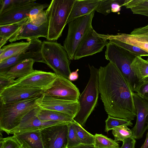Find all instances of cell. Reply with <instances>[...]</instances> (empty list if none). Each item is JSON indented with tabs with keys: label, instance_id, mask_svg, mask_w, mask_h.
Masks as SVG:
<instances>
[{
	"label": "cell",
	"instance_id": "484cf974",
	"mask_svg": "<svg viewBox=\"0 0 148 148\" xmlns=\"http://www.w3.org/2000/svg\"><path fill=\"white\" fill-rule=\"evenodd\" d=\"M131 66L135 76L140 83L148 78V61L141 57L136 56Z\"/></svg>",
	"mask_w": 148,
	"mask_h": 148
},
{
	"label": "cell",
	"instance_id": "9c48e42d",
	"mask_svg": "<svg viewBox=\"0 0 148 148\" xmlns=\"http://www.w3.org/2000/svg\"><path fill=\"white\" fill-rule=\"evenodd\" d=\"M108 42L107 40L101 36V34L97 33L92 27L77 46L73 60H78L100 52Z\"/></svg>",
	"mask_w": 148,
	"mask_h": 148
},
{
	"label": "cell",
	"instance_id": "d4e9b609",
	"mask_svg": "<svg viewBox=\"0 0 148 148\" xmlns=\"http://www.w3.org/2000/svg\"><path fill=\"white\" fill-rule=\"evenodd\" d=\"M31 40L25 42L11 43L0 48V62L16 55L26 48L30 44Z\"/></svg>",
	"mask_w": 148,
	"mask_h": 148
},
{
	"label": "cell",
	"instance_id": "4316f807",
	"mask_svg": "<svg viewBox=\"0 0 148 148\" xmlns=\"http://www.w3.org/2000/svg\"><path fill=\"white\" fill-rule=\"evenodd\" d=\"M125 0H101L95 11L106 16L112 12H118L121 10Z\"/></svg>",
	"mask_w": 148,
	"mask_h": 148
},
{
	"label": "cell",
	"instance_id": "3957f363",
	"mask_svg": "<svg viewBox=\"0 0 148 148\" xmlns=\"http://www.w3.org/2000/svg\"><path fill=\"white\" fill-rule=\"evenodd\" d=\"M75 0H53L45 10L49 27L47 40L55 41L62 36Z\"/></svg>",
	"mask_w": 148,
	"mask_h": 148
},
{
	"label": "cell",
	"instance_id": "f546056e",
	"mask_svg": "<svg viewBox=\"0 0 148 148\" xmlns=\"http://www.w3.org/2000/svg\"><path fill=\"white\" fill-rule=\"evenodd\" d=\"M94 136L95 148H120L118 142L102 134H96Z\"/></svg>",
	"mask_w": 148,
	"mask_h": 148
},
{
	"label": "cell",
	"instance_id": "ee69618b",
	"mask_svg": "<svg viewBox=\"0 0 148 148\" xmlns=\"http://www.w3.org/2000/svg\"><path fill=\"white\" fill-rule=\"evenodd\" d=\"M68 148H95L94 145H90L80 144L77 146Z\"/></svg>",
	"mask_w": 148,
	"mask_h": 148
},
{
	"label": "cell",
	"instance_id": "8992f818",
	"mask_svg": "<svg viewBox=\"0 0 148 148\" xmlns=\"http://www.w3.org/2000/svg\"><path fill=\"white\" fill-rule=\"evenodd\" d=\"M106 47V59L117 68L129 83L132 91L136 92L140 83L135 76L131 65L136 56L110 42H108Z\"/></svg>",
	"mask_w": 148,
	"mask_h": 148
},
{
	"label": "cell",
	"instance_id": "ba28073f",
	"mask_svg": "<svg viewBox=\"0 0 148 148\" xmlns=\"http://www.w3.org/2000/svg\"><path fill=\"white\" fill-rule=\"evenodd\" d=\"M42 42L38 38L31 40L30 45L14 56L0 62V73H3L13 66L27 60L32 59L35 62L44 63L41 53Z\"/></svg>",
	"mask_w": 148,
	"mask_h": 148
},
{
	"label": "cell",
	"instance_id": "f35d334b",
	"mask_svg": "<svg viewBox=\"0 0 148 148\" xmlns=\"http://www.w3.org/2000/svg\"><path fill=\"white\" fill-rule=\"evenodd\" d=\"M49 4L47 3L40 4L38 3L34 6L30 10L29 17L31 19L36 16L47 8H48Z\"/></svg>",
	"mask_w": 148,
	"mask_h": 148
},
{
	"label": "cell",
	"instance_id": "7a4b0ae2",
	"mask_svg": "<svg viewBox=\"0 0 148 148\" xmlns=\"http://www.w3.org/2000/svg\"><path fill=\"white\" fill-rule=\"evenodd\" d=\"M39 97L6 103H0V130L10 134L29 112L38 106Z\"/></svg>",
	"mask_w": 148,
	"mask_h": 148
},
{
	"label": "cell",
	"instance_id": "7402d4cb",
	"mask_svg": "<svg viewBox=\"0 0 148 148\" xmlns=\"http://www.w3.org/2000/svg\"><path fill=\"white\" fill-rule=\"evenodd\" d=\"M36 115L40 120L44 121H54L67 123L75 120L72 116L59 112L37 107Z\"/></svg>",
	"mask_w": 148,
	"mask_h": 148
},
{
	"label": "cell",
	"instance_id": "cb8c5ba5",
	"mask_svg": "<svg viewBox=\"0 0 148 148\" xmlns=\"http://www.w3.org/2000/svg\"><path fill=\"white\" fill-rule=\"evenodd\" d=\"M28 18L15 23L0 26V48L20 30L27 22Z\"/></svg>",
	"mask_w": 148,
	"mask_h": 148
},
{
	"label": "cell",
	"instance_id": "52a82bcc",
	"mask_svg": "<svg viewBox=\"0 0 148 148\" xmlns=\"http://www.w3.org/2000/svg\"><path fill=\"white\" fill-rule=\"evenodd\" d=\"M95 11L90 14L79 17L69 22L66 36L63 47L70 60L73 59L75 50L85 35L92 27V21Z\"/></svg>",
	"mask_w": 148,
	"mask_h": 148
},
{
	"label": "cell",
	"instance_id": "277c9868",
	"mask_svg": "<svg viewBox=\"0 0 148 148\" xmlns=\"http://www.w3.org/2000/svg\"><path fill=\"white\" fill-rule=\"evenodd\" d=\"M90 76L88 83L78 101L79 110L74 120L82 127L85 125L90 115L97 103L99 93L98 82L99 69L88 64Z\"/></svg>",
	"mask_w": 148,
	"mask_h": 148
},
{
	"label": "cell",
	"instance_id": "bcb514c9",
	"mask_svg": "<svg viewBox=\"0 0 148 148\" xmlns=\"http://www.w3.org/2000/svg\"><path fill=\"white\" fill-rule=\"evenodd\" d=\"M147 61H148V58L147 59Z\"/></svg>",
	"mask_w": 148,
	"mask_h": 148
},
{
	"label": "cell",
	"instance_id": "f1b7e54d",
	"mask_svg": "<svg viewBox=\"0 0 148 148\" xmlns=\"http://www.w3.org/2000/svg\"><path fill=\"white\" fill-rule=\"evenodd\" d=\"M72 123L80 143L94 145V135L87 131L81 125L75 121Z\"/></svg>",
	"mask_w": 148,
	"mask_h": 148
},
{
	"label": "cell",
	"instance_id": "f6af8a7d",
	"mask_svg": "<svg viewBox=\"0 0 148 148\" xmlns=\"http://www.w3.org/2000/svg\"><path fill=\"white\" fill-rule=\"evenodd\" d=\"M148 146V132L146 135V137L144 143L140 148H147Z\"/></svg>",
	"mask_w": 148,
	"mask_h": 148
},
{
	"label": "cell",
	"instance_id": "d6986e66",
	"mask_svg": "<svg viewBox=\"0 0 148 148\" xmlns=\"http://www.w3.org/2000/svg\"><path fill=\"white\" fill-rule=\"evenodd\" d=\"M101 35L107 40H114L137 47L148 53V34H131L118 33Z\"/></svg>",
	"mask_w": 148,
	"mask_h": 148
},
{
	"label": "cell",
	"instance_id": "30bf717a",
	"mask_svg": "<svg viewBox=\"0 0 148 148\" xmlns=\"http://www.w3.org/2000/svg\"><path fill=\"white\" fill-rule=\"evenodd\" d=\"M68 124L54 125L40 130L44 148H66Z\"/></svg>",
	"mask_w": 148,
	"mask_h": 148
},
{
	"label": "cell",
	"instance_id": "836d02e7",
	"mask_svg": "<svg viewBox=\"0 0 148 148\" xmlns=\"http://www.w3.org/2000/svg\"><path fill=\"white\" fill-rule=\"evenodd\" d=\"M72 123L68 124V143L66 148L74 147L81 144L77 137Z\"/></svg>",
	"mask_w": 148,
	"mask_h": 148
},
{
	"label": "cell",
	"instance_id": "9a60e30c",
	"mask_svg": "<svg viewBox=\"0 0 148 148\" xmlns=\"http://www.w3.org/2000/svg\"><path fill=\"white\" fill-rule=\"evenodd\" d=\"M57 77L55 73L34 70L27 76L16 79L14 84L40 88L44 92L51 87Z\"/></svg>",
	"mask_w": 148,
	"mask_h": 148
},
{
	"label": "cell",
	"instance_id": "2e32d148",
	"mask_svg": "<svg viewBox=\"0 0 148 148\" xmlns=\"http://www.w3.org/2000/svg\"><path fill=\"white\" fill-rule=\"evenodd\" d=\"M133 96L137 118L135 125L131 130L132 137L139 139L148 129V100L141 97L136 92H134Z\"/></svg>",
	"mask_w": 148,
	"mask_h": 148
},
{
	"label": "cell",
	"instance_id": "7bdbcfd3",
	"mask_svg": "<svg viewBox=\"0 0 148 148\" xmlns=\"http://www.w3.org/2000/svg\"><path fill=\"white\" fill-rule=\"evenodd\" d=\"M78 71L79 69H77L75 71L71 72L69 77V80L71 81L76 80L78 77Z\"/></svg>",
	"mask_w": 148,
	"mask_h": 148
},
{
	"label": "cell",
	"instance_id": "d590c367",
	"mask_svg": "<svg viewBox=\"0 0 148 148\" xmlns=\"http://www.w3.org/2000/svg\"><path fill=\"white\" fill-rule=\"evenodd\" d=\"M15 81L16 79L12 77L0 74V92L14 84Z\"/></svg>",
	"mask_w": 148,
	"mask_h": 148
},
{
	"label": "cell",
	"instance_id": "603a6c76",
	"mask_svg": "<svg viewBox=\"0 0 148 148\" xmlns=\"http://www.w3.org/2000/svg\"><path fill=\"white\" fill-rule=\"evenodd\" d=\"M34 62L32 59L27 60L0 74L6 75L14 79L21 78L29 74L34 70L33 66Z\"/></svg>",
	"mask_w": 148,
	"mask_h": 148
},
{
	"label": "cell",
	"instance_id": "1f68e13d",
	"mask_svg": "<svg viewBox=\"0 0 148 148\" xmlns=\"http://www.w3.org/2000/svg\"><path fill=\"white\" fill-rule=\"evenodd\" d=\"M109 42L123 49L135 56H148V53L137 47L114 40H110Z\"/></svg>",
	"mask_w": 148,
	"mask_h": 148
},
{
	"label": "cell",
	"instance_id": "ac0fdd59",
	"mask_svg": "<svg viewBox=\"0 0 148 148\" xmlns=\"http://www.w3.org/2000/svg\"><path fill=\"white\" fill-rule=\"evenodd\" d=\"M49 24L47 21L39 26L33 24L29 17L27 22L20 30L10 38V42L23 39L29 41L39 38L42 37L47 39L48 36Z\"/></svg>",
	"mask_w": 148,
	"mask_h": 148
},
{
	"label": "cell",
	"instance_id": "44dd1931",
	"mask_svg": "<svg viewBox=\"0 0 148 148\" xmlns=\"http://www.w3.org/2000/svg\"><path fill=\"white\" fill-rule=\"evenodd\" d=\"M13 135L22 148H44L40 130L14 134Z\"/></svg>",
	"mask_w": 148,
	"mask_h": 148
},
{
	"label": "cell",
	"instance_id": "60d3db41",
	"mask_svg": "<svg viewBox=\"0 0 148 148\" xmlns=\"http://www.w3.org/2000/svg\"><path fill=\"white\" fill-rule=\"evenodd\" d=\"M135 139L133 137L128 138L123 141V145L120 148H135Z\"/></svg>",
	"mask_w": 148,
	"mask_h": 148
},
{
	"label": "cell",
	"instance_id": "b9f144b4",
	"mask_svg": "<svg viewBox=\"0 0 148 148\" xmlns=\"http://www.w3.org/2000/svg\"><path fill=\"white\" fill-rule=\"evenodd\" d=\"M130 34H148V25L144 27L135 29L131 32Z\"/></svg>",
	"mask_w": 148,
	"mask_h": 148
},
{
	"label": "cell",
	"instance_id": "e575fe53",
	"mask_svg": "<svg viewBox=\"0 0 148 148\" xmlns=\"http://www.w3.org/2000/svg\"><path fill=\"white\" fill-rule=\"evenodd\" d=\"M0 148H22V147L13 135L12 136L0 138Z\"/></svg>",
	"mask_w": 148,
	"mask_h": 148
},
{
	"label": "cell",
	"instance_id": "8d00e7d4",
	"mask_svg": "<svg viewBox=\"0 0 148 148\" xmlns=\"http://www.w3.org/2000/svg\"><path fill=\"white\" fill-rule=\"evenodd\" d=\"M136 92L141 97L148 100V78L140 83Z\"/></svg>",
	"mask_w": 148,
	"mask_h": 148
},
{
	"label": "cell",
	"instance_id": "4dcf8cb0",
	"mask_svg": "<svg viewBox=\"0 0 148 148\" xmlns=\"http://www.w3.org/2000/svg\"><path fill=\"white\" fill-rule=\"evenodd\" d=\"M106 127L105 131L108 132L113 128L119 126H126L132 127L133 123L131 121L111 116L110 115L105 121Z\"/></svg>",
	"mask_w": 148,
	"mask_h": 148
},
{
	"label": "cell",
	"instance_id": "7dc6e473",
	"mask_svg": "<svg viewBox=\"0 0 148 148\" xmlns=\"http://www.w3.org/2000/svg\"><path fill=\"white\" fill-rule=\"evenodd\" d=\"M147 148H148V146L147 147Z\"/></svg>",
	"mask_w": 148,
	"mask_h": 148
},
{
	"label": "cell",
	"instance_id": "8fae6325",
	"mask_svg": "<svg viewBox=\"0 0 148 148\" xmlns=\"http://www.w3.org/2000/svg\"><path fill=\"white\" fill-rule=\"evenodd\" d=\"M38 106L40 108L54 111L69 115L73 118L79 110L78 101L56 98L44 94L38 99Z\"/></svg>",
	"mask_w": 148,
	"mask_h": 148
},
{
	"label": "cell",
	"instance_id": "5bb4252c",
	"mask_svg": "<svg viewBox=\"0 0 148 148\" xmlns=\"http://www.w3.org/2000/svg\"><path fill=\"white\" fill-rule=\"evenodd\" d=\"M36 0H21L0 13V26L11 24L28 18L32 8L38 4Z\"/></svg>",
	"mask_w": 148,
	"mask_h": 148
},
{
	"label": "cell",
	"instance_id": "e0dca14e",
	"mask_svg": "<svg viewBox=\"0 0 148 148\" xmlns=\"http://www.w3.org/2000/svg\"><path fill=\"white\" fill-rule=\"evenodd\" d=\"M37 107L29 112L23 117L19 125L11 131L10 134L20 133L40 130L54 125L68 124L59 122L47 121L40 120L36 115Z\"/></svg>",
	"mask_w": 148,
	"mask_h": 148
},
{
	"label": "cell",
	"instance_id": "74e56055",
	"mask_svg": "<svg viewBox=\"0 0 148 148\" xmlns=\"http://www.w3.org/2000/svg\"><path fill=\"white\" fill-rule=\"evenodd\" d=\"M30 19V21L33 24L37 26L42 25L47 21L45 10H43Z\"/></svg>",
	"mask_w": 148,
	"mask_h": 148
},
{
	"label": "cell",
	"instance_id": "ab89813d",
	"mask_svg": "<svg viewBox=\"0 0 148 148\" xmlns=\"http://www.w3.org/2000/svg\"><path fill=\"white\" fill-rule=\"evenodd\" d=\"M21 0H0V13L19 2Z\"/></svg>",
	"mask_w": 148,
	"mask_h": 148
},
{
	"label": "cell",
	"instance_id": "83f0119b",
	"mask_svg": "<svg viewBox=\"0 0 148 148\" xmlns=\"http://www.w3.org/2000/svg\"><path fill=\"white\" fill-rule=\"evenodd\" d=\"M123 6L133 14L148 17V0H125Z\"/></svg>",
	"mask_w": 148,
	"mask_h": 148
},
{
	"label": "cell",
	"instance_id": "7c38bea8",
	"mask_svg": "<svg viewBox=\"0 0 148 148\" xmlns=\"http://www.w3.org/2000/svg\"><path fill=\"white\" fill-rule=\"evenodd\" d=\"M44 94L56 98L72 101H77L80 95L79 90L71 81L58 75L51 87Z\"/></svg>",
	"mask_w": 148,
	"mask_h": 148
},
{
	"label": "cell",
	"instance_id": "ffe728a7",
	"mask_svg": "<svg viewBox=\"0 0 148 148\" xmlns=\"http://www.w3.org/2000/svg\"><path fill=\"white\" fill-rule=\"evenodd\" d=\"M101 0H75L67 24L76 18L95 11Z\"/></svg>",
	"mask_w": 148,
	"mask_h": 148
},
{
	"label": "cell",
	"instance_id": "d6a6232c",
	"mask_svg": "<svg viewBox=\"0 0 148 148\" xmlns=\"http://www.w3.org/2000/svg\"><path fill=\"white\" fill-rule=\"evenodd\" d=\"M112 130V134L116 141L123 142L126 138L132 137L131 130L126 126H118L113 128Z\"/></svg>",
	"mask_w": 148,
	"mask_h": 148
},
{
	"label": "cell",
	"instance_id": "4fadbf2b",
	"mask_svg": "<svg viewBox=\"0 0 148 148\" xmlns=\"http://www.w3.org/2000/svg\"><path fill=\"white\" fill-rule=\"evenodd\" d=\"M44 93L40 88L13 84L0 92V103H6L37 98Z\"/></svg>",
	"mask_w": 148,
	"mask_h": 148
},
{
	"label": "cell",
	"instance_id": "5b68a950",
	"mask_svg": "<svg viewBox=\"0 0 148 148\" xmlns=\"http://www.w3.org/2000/svg\"><path fill=\"white\" fill-rule=\"evenodd\" d=\"M41 51L44 63L57 75L69 79L71 73V62L63 46L56 41L44 40L42 42Z\"/></svg>",
	"mask_w": 148,
	"mask_h": 148
},
{
	"label": "cell",
	"instance_id": "6da1fadb",
	"mask_svg": "<svg viewBox=\"0 0 148 148\" xmlns=\"http://www.w3.org/2000/svg\"><path fill=\"white\" fill-rule=\"evenodd\" d=\"M99 93L108 115L131 121L136 117L132 91L127 80L110 62L99 69Z\"/></svg>",
	"mask_w": 148,
	"mask_h": 148
}]
</instances>
